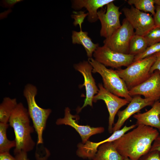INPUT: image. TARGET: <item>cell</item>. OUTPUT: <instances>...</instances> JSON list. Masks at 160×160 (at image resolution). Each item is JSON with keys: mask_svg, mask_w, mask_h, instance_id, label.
<instances>
[{"mask_svg": "<svg viewBox=\"0 0 160 160\" xmlns=\"http://www.w3.org/2000/svg\"><path fill=\"white\" fill-rule=\"evenodd\" d=\"M159 135L156 128L140 124L113 142L122 156L130 160H138L150 151L152 143Z\"/></svg>", "mask_w": 160, "mask_h": 160, "instance_id": "6da1fadb", "label": "cell"}, {"mask_svg": "<svg viewBox=\"0 0 160 160\" xmlns=\"http://www.w3.org/2000/svg\"><path fill=\"white\" fill-rule=\"evenodd\" d=\"M9 122L14 129L16 146L14 154L21 151L26 153L32 150L35 143L31 136L34 130L30 124L28 110L21 102L17 103L12 112Z\"/></svg>", "mask_w": 160, "mask_h": 160, "instance_id": "7a4b0ae2", "label": "cell"}, {"mask_svg": "<svg viewBox=\"0 0 160 160\" xmlns=\"http://www.w3.org/2000/svg\"><path fill=\"white\" fill-rule=\"evenodd\" d=\"M37 92L35 86L28 83L24 87L23 94L28 105L30 117L37 135V144H40L43 143V133L52 110L50 108H43L37 105L35 100Z\"/></svg>", "mask_w": 160, "mask_h": 160, "instance_id": "3957f363", "label": "cell"}, {"mask_svg": "<svg viewBox=\"0 0 160 160\" xmlns=\"http://www.w3.org/2000/svg\"><path fill=\"white\" fill-rule=\"evenodd\" d=\"M156 59V56L155 54L133 62L125 69L119 68L115 71L123 80L129 90L150 77L152 73H150V70Z\"/></svg>", "mask_w": 160, "mask_h": 160, "instance_id": "277c9868", "label": "cell"}, {"mask_svg": "<svg viewBox=\"0 0 160 160\" xmlns=\"http://www.w3.org/2000/svg\"><path fill=\"white\" fill-rule=\"evenodd\" d=\"M88 61L93 67L92 72L98 73L101 76L105 88L111 93L123 97L130 102L132 97L129 93V90L123 80L115 70L108 69L92 58Z\"/></svg>", "mask_w": 160, "mask_h": 160, "instance_id": "5b68a950", "label": "cell"}, {"mask_svg": "<svg viewBox=\"0 0 160 160\" xmlns=\"http://www.w3.org/2000/svg\"><path fill=\"white\" fill-rule=\"evenodd\" d=\"M135 34L134 29L127 20L124 18L120 27L104 40V45L114 51L129 54L130 42Z\"/></svg>", "mask_w": 160, "mask_h": 160, "instance_id": "8992f818", "label": "cell"}, {"mask_svg": "<svg viewBox=\"0 0 160 160\" xmlns=\"http://www.w3.org/2000/svg\"><path fill=\"white\" fill-rule=\"evenodd\" d=\"M94 59L106 67L119 68L127 67L133 62L135 56L112 50L103 45L98 46L93 53Z\"/></svg>", "mask_w": 160, "mask_h": 160, "instance_id": "52a82bcc", "label": "cell"}, {"mask_svg": "<svg viewBox=\"0 0 160 160\" xmlns=\"http://www.w3.org/2000/svg\"><path fill=\"white\" fill-rule=\"evenodd\" d=\"M122 11L125 18L134 29L135 34L144 36L156 27L153 17L149 13L141 11L133 6L124 7Z\"/></svg>", "mask_w": 160, "mask_h": 160, "instance_id": "ba28073f", "label": "cell"}, {"mask_svg": "<svg viewBox=\"0 0 160 160\" xmlns=\"http://www.w3.org/2000/svg\"><path fill=\"white\" fill-rule=\"evenodd\" d=\"M106 6V12L102 8L97 12L98 19L101 24L100 35L105 39L110 37L121 25L119 7L115 5L113 2L108 3Z\"/></svg>", "mask_w": 160, "mask_h": 160, "instance_id": "9c48e42d", "label": "cell"}, {"mask_svg": "<svg viewBox=\"0 0 160 160\" xmlns=\"http://www.w3.org/2000/svg\"><path fill=\"white\" fill-rule=\"evenodd\" d=\"M99 90L93 99V102L103 100L106 105L109 114L108 131L113 132V125L115 116L119 109L130 102L125 98H121L111 93L104 87L102 83L98 84Z\"/></svg>", "mask_w": 160, "mask_h": 160, "instance_id": "30bf717a", "label": "cell"}, {"mask_svg": "<svg viewBox=\"0 0 160 160\" xmlns=\"http://www.w3.org/2000/svg\"><path fill=\"white\" fill-rule=\"evenodd\" d=\"M73 67L83 76L84 82L80 87L84 86L86 90V98L83 106L79 109L80 111L88 105L92 106L93 98L97 93L99 89L92 75L93 67L88 61L84 60L75 64Z\"/></svg>", "mask_w": 160, "mask_h": 160, "instance_id": "8fae6325", "label": "cell"}, {"mask_svg": "<svg viewBox=\"0 0 160 160\" xmlns=\"http://www.w3.org/2000/svg\"><path fill=\"white\" fill-rule=\"evenodd\" d=\"M132 97L142 95L145 98H150L157 101L160 99V72L156 70L150 77L139 85L129 90Z\"/></svg>", "mask_w": 160, "mask_h": 160, "instance_id": "7c38bea8", "label": "cell"}, {"mask_svg": "<svg viewBox=\"0 0 160 160\" xmlns=\"http://www.w3.org/2000/svg\"><path fill=\"white\" fill-rule=\"evenodd\" d=\"M77 116L72 114L69 108L66 107L64 110V117L57 119L56 124L57 125L64 124L68 125L73 128L79 134L83 143H85L88 140L91 136L104 132L105 129L103 127H95L88 125L79 124L76 122V120L74 119Z\"/></svg>", "mask_w": 160, "mask_h": 160, "instance_id": "4fadbf2b", "label": "cell"}, {"mask_svg": "<svg viewBox=\"0 0 160 160\" xmlns=\"http://www.w3.org/2000/svg\"><path fill=\"white\" fill-rule=\"evenodd\" d=\"M156 101L151 99L143 98L140 95L133 96L127 106L118 112V119L113 127V132L120 129L125 122L133 114L146 106H152Z\"/></svg>", "mask_w": 160, "mask_h": 160, "instance_id": "5bb4252c", "label": "cell"}, {"mask_svg": "<svg viewBox=\"0 0 160 160\" xmlns=\"http://www.w3.org/2000/svg\"><path fill=\"white\" fill-rule=\"evenodd\" d=\"M114 1L113 0H74L71 1L72 7L75 10H79L84 7L86 8L89 14L88 20L90 23H93L98 19V9Z\"/></svg>", "mask_w": 160, "mask_h": 160, "instance_id": "9a60e30c", "label": "cell"}, {"mask_svg": "<svg viewBox=\"0 0 160 160\" xmlns=\"http://www.w3.org/2000/svg\"><path fill=\"white\" fill-rule=\"evenodd\" d=\"M160 100L155 102L151 108L146 112L134 114L137 126L143 124L157 128L160 132Z\"/></svg>", "mask_w": 160, "mask_h": 160, "instance_id": "2e32d148", "label": "cell"}, {"mask_svg": "<svg viewBox=\"0 0 160 160\" xmlns=\"http://www.w3.org/2000/svg\"><path fill=\"white\" fill-rule=\"evenodd\" d=\"M71 38L73 44H81L83 46L89 58H92L93 53L99 46V44L93 42L91 39L88 36L87 32L82 30L79 32L73 31Z\"/></svg>", "mask_w": 160, "mask_h": 160, "instance_id": "e0dca14e", "label": "cell"}, {"mask_svg": "<svg viewBox=\"0 0 160 160\" xmlns=\"http://www.w3.org/2000/svg\"><path fill=\"white\" fill-rule=\"evenodd\" d=\"M124 157L118 152L113 142H108L99 146L93 160H124Z\"/></svg>", "mask_w": 160, "mask_h": 160, "instance_id": "ac0fdd59", "label": "cell"}, {"mask_svg": "<svg viewBox=\"0 0 160 160\" xmlns=\"http://www.w3.org/2000/svg\"><path fill=\"white\" fill-rule=\"evenodd\" d=\"M16 99L4 97L0 105V122L7 123L11 113L17 106Z\"/></svg>", "mask_w": 160, "mask_h": 160, "instance_id": "d6986e66", "label": "cell"}, {"mask_svg": "<svg viewBox=\"0 0 160 160\" xmlns=\"http://www.w3.org/2000/svg\"><path fill=\"white\" fill-rule=\"evenodd\" d=\"M148 47L144 36L135 34L130 42L129 54L135 56L144 52Z\"/></svg>", "mask_w": 160, "mask_h": 160, "instance_id": "ffe728a7", "label": "cell"}, {"mask_svg": "<svg viewBox=\"0 0 160 160\" xmlns=\"http://www.w3.org/2000/svg\"><path fill=\"white\" fill-rule=\"evenodd\" d=\"M9 125L0 122V153L9 152L12 148L16 146L15 140H10L7 138V130Z\"/></svg>", "mask_w": 160, "mask_h": 160, "instance_id": "44dd1931", "label": "cell"}, {"mask_svg": "<svg viewBox=\"0 0 160 160\" xmlns=\"http://www.w3.org/2000/svg\"><path fill=\"white\" fill-rule=\"evenodd\" d=\"M128 4L134 5L136 8L142 12H149L153 16L155 13L154 0H129Z\"/></svg>", "mask_w": 160, "mask_h": 160, "instance_id": "7402d4cb", "label": "cell"}, {"mask_svg": "<svg viewBox=\"0 0 160 160\" xmlns=\"http://www.w3.org/2000/svg\"><path fill=\"white\" fill-rule=\"evenodd\" d=\"M160 52V42L148 47L142 53L135 56L133 62L140 60Z\"/></svg>", "mask_w": 160, "mask_h": 160, "instance_id": "603a6c76", "label": "cell"}, {"mask_svg": "<svg viewBox=\"0 0 160 160\" xmlns=\"http://www.w3.org/2000/svg\"><path fill=\"white\" fill-rule=\"evenodd\" d=\"M144 37L148 47L160 42V28L156 27L150 31Z\"/></svg>", "mask_w": 160, "mask_h": 160, "instance_id": "cb8c5ba5", "label": "cell"}, {"mask_svg": "<svg viewBox=\"0 0 160 160\" xmlns=\"http://www.w3.org/2000/svg\"><path fill=\"white\" fill-rule=\"evenodd\" d=\"M73 13L71 15V17L74 20L73 22L74 25L76 26L79 25L80 27V30H82V24L85 18L88 16V13H85L84 11H81L78 12L74 11Z\"/></svg>", "mask_w": 160, "mask_h": 160, "instance_id": "d4e9b609", "label": "cell"}, {"mask_svg": "<svg viewBox=\"0 0 160 160\" xmlns=\"http://www.w3.org/2000/svg\"><path fill=\"white\" fill-rule=\"evenodd\" d=\"M138 160H160L159 152L157 151H149Z\"/></svg>", "mask_w": 160, "mask_h": 160, "instance_id": "484cf974", "label": "cell"}, {"mask_svg": "<svg viewBox=\"0 0 160 160\" xmlns=\"http://www.w3.org/2000/svg\"><path fill=\"white\" fill-rule=\"evenodd\" d=\"M22 0H4L1 1L0 5L3 7L6 8H13L14 5L16 3L22 1Z\"/></svg>", "mask_w": 160, "mask_h": 160, "instance_id": "4316f807", "label": "cell"}, {"mask_svg": "<svg viewBox=\"0 0 160 160\" xmlns=\"http://www.w3.org/2000/svg\"><path fill=\"white\" fill-rule=\"evenodd\" d=\"M155 54L156 56V60L150 70V73L151 74L156 70H158L160 72V52Z\"/></svg>", "mask_w": 160, "mask_h": 160, "instance_id": "83f0119b", "label": "cell"}, {"mask_svg": "<svg viewBox=\"0 0 160 160\" xmlns=\"http://www.w3.org/2000/svg\"><path fill=\"white\" fill-rule=\"evenodd\" d=\"M155 7L156 12L153 18L156 27L160 28V6L156 5Z\"/></svg>", "mask_w": 160, "mask_h": 160, "instance_id": "f1b7e54d", "label": "cell"}, {"mask_svg": "<svg viewBox=\"0 0 160 160\" xmlns=\"http://www.w3.org/2000/svg\"><path fill=\"white\" fill-rule=\"evenodd\" d=\"M157 151L159 152L160 157V135L155 139L151 146L150 151Z\"/></svg>", "mask_w": 160, "mask_h": 160, "instance_id": "f546056e", "label": "cell"}, {"mask_svg": "<svg viewBox=\"0 0 160 160\" xmlns=\"http://www.w3.org/2000/svg\"><path fill=\"white\" fill-rule=\"evenodd\" d=\"M14 155L16 160H29L28 158L27 153L26 152L21 151Z\"/></svg>", "mask_w": 160, "mask_h": 160, "instance_id": "4dcf8cb0", "label": "cell"}, {"mask_svg": "<svg viewBox=\"0 0 160 160\" xmlns=\"http://www.w3.org/2000/svg\"><path fill=\"white\" fill-rule=\"evenodd\" d=\"M0 160H16L13 157L9 152L0 153Z\"/></svg>", "mask_w": 160, "mask_h": 160, "instance_id": "1f68e13d", "label": "cell"}, {"mask_svg": "<svg viewBox=\"0 0 160 160\" xmlns=\"http://www.w3.org/2000/svg\"><path fill=\"white\" fill-rule=\"evenodd\" d=\"M12 10L9 9V10L4 12L1 13L0 14V19H2L3 18L6 17L8 14L11 12Z\"/></svg>", "mask_w": 160, "mask_h": 160, "instance_id": "d6a6232c", "label": "cell"}, {"mask_svg": "<svg viewBox=\"0 0 160 160\" xmlns=\"http://www.w3.org/2000/svg\"><path fill=\"white\" fill-rule=\"evenodd\" d=\"M155 4L156 5L160 6V0H154Z\"/></svg>", "mask_w": 160, "mask_h": 160, "instance_id": "836d02e7", "label": "cell"}, {"mask_svg": "<svg viewBox=\"0 0 160 160\" xmlns=\"http://www.w3.org/2000/svg\"><path fill=\"white\" fill-rule=\"evenodd\" d=\"M124 160H130L128 157H124Z\"/></svg>", "mask_w": 160, "mask_h": 160, "instance_id": "e575fe53", "label": "cell"}, {"mask_svg": "<svg viewBox=\"0 0 160 160\" xmlns=\"http://www.w3.org/2000/svg\"><path fill=\"white\" fill-rule=\"evenodd\" d=\"M159 118H160V116H159Z\"/></svg>", "mask_w": 160, "mask_h": 160, "instance_id": "d590c367", "label": "cell"}]
</instances>
